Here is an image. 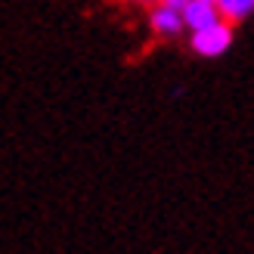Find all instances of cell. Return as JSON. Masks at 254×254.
Listing matches in <instances>:
<instances>
[{"mask_svg": "<svg viewBox=\"0 0 254 254\" xmlns=\"http://www.w3.org/2000/svg\"><path fill=\"white\" fill-rule=\"evenodd\" d=\"M189 47H192V53L201 56V59H217L233 47V25L220 19V22L208 25V28L189 31Z\"/></svg>", "mask_w": 254, "mask_h": 254, "instance_id": "6da1fadb", "label": "cell"}, {"mask_svg": "<svg viewBox=\"0 0 254 254\" xmlns=\"http://www.w3.org/2000/svg\"><path fill=\"white\" fill-rule=\"evenodd\" d=\"M149 31L155 37H180L186 31V22H183V9H177L171 3H155L149 9Z\"/></svg>", "mask_w": 254, "mask_h": 254, "instance_id": "7a4b0ae2", "label": "cell"}, {"mask_svg": "<svg viewBox=\"0 0 254 254\" xmlns=\"http://www.w3.org/2000/svg\"><path fill=\"white\" fill-rule=\"evenodd\" d=\"M183 22H186V31L208 28V25L220 22V9H217V3H211V0H186Z\"/></svg>", "mask_w": 254, "mask_h": 254, "instance_id": "3957f363", "label": "cell"}, {"mask_svg": "<svg viewBox=\"0 0 254 254\" xmlns=\"http://www.w3.org/2000/svg\"><path fill=\"white\" fill-rule=\"evenodd\" d=\"M217 9H220L223 22L239 25V22H245L254 12V0H217Z\"/></svg>", "mask_w": 254, "mask_h": 254, "instance_id": "277c9868", "label": "cell"}, {"mask_svg": "<svg viewBox=\"0 0 254 254\" xmlns=\"http://www.w3.org/2000/svg\"><path fill=\"white\" fill-rule=\"evenodd\" d=\"M133 3H139V6H146V9H152L155 3H161V0H133Z\"/></svg>", "mask_w": 254, "mask_h": 254, "instance_id": "5b68a950", "label": "cell"}, {"mask_svg": "<svg viewBox=\"0 0 254 254\" xmlns=\"http://www.w3.org/2000/svg\"><path fill=\"white\" fill-rule=\"evenodd\" d=\"M211 3H217V0H211Z\"/></svg>", "mask_w": 254, "mask_h": 254, "instance_id": "8992f818", "label": "cell"}]
</instances>
